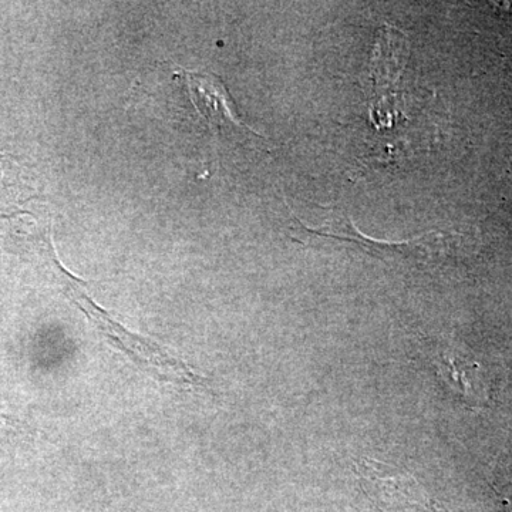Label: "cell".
<instances>
[{
  "mask_svg": "<svg viewBox=\"0 0 512 512\" xmlns=\"http://www.w3.org/2000/svg\"><path fill=\"white\" fill-rule=\"evenodd\" d=\"M178 74H183L185 87L195 110L207 121L212 136L217 138L224 128L235 127L244 128L247 133L261 138L258 133L245 126L234 113V103L227 86L222 82L221 77L210 73L190 72V70L181 69Z\"/></svg>",
  "mask_w": 512,
  "mask_h": 512,
  "instance_id": "cell-4",
  "label": "cell"
},
{
  "mask_svg": "<svg viewBox=\"0 0 512 512\" xmlns=\"http://www.w3.org/2000/svg\"><path fill=\"white\" fill-rule=\"evenodd\" d=\"M291 215V229L292 234H295L293 238L296 241L305 242L308 238L335 239V241L355 244L379 258H386V256L387 258H396L397 255H402L406 259L424 261V259L434 256L436 248L443 245L444 242V235L439 232H429L423 237L407 239L403 242L379 241V239L366 237L362 232L357 231L352 221L336 210H328V217L319 227H308L298 215L293 214L292 210Z\"/></svg>",
  "mask_w": 512,
  "mask_h": 512,
  "instance_id": "cell-2",
  "label": "cell"
},
{
  "mask_svg": "<svg viewBox=\"0 0 512 512\" xmlns=\"http://www.w3.org/2000/svg\"><path fill=\"white\" fill-rule=\"evenodd\" d=\"M42 255L47 272L59 286L60 292L86 315V318L92 322L93 328L103 336L111 348L126 356L134 366L146 372L147 375L153 376L154 379L174 384L181 389H204L207 384L205 377L198 375L184 360L167 352L154 340L130 332L106 309L97 305L86 291V282L76 278L59 261L52 239H47Z\"/></svg>",
  "mask_w": 512,
  "mask_h": 512,
  "instance_id": "cell-1",
  "label": "cell"
},
{
  "mask_svg": "<svg viewBox=\"0 0 512 512\" xmlns=\"http://www.w3.org/2000/svg\"><path fill=\"white\" fill-rule=\"evenodd\" d=\"M18 427V423H15L12 419H9L5 414H0V434L10 433Z\"/></svg>",
  "mask_w": 512,
  "mask_h": 512,
  "instance_id": "cell-5",
  "label": "cell"
},
{
  "mask_svg": "<svg viewBox=\"0 0 512 512\" xmlns=\"http://www.w3.org/2000/svg\"><path fill=\"white\" fill-rule=\"evenodd\" d=\"M363 490L380 512H440L412 476H384L380 461L362 458L356 463Z\"/></svg>",
  "mask_w": 512,
  "mask_h": 512,
  "instance_id": "cell-3",
  "label": "cell"
}]
</instances>
